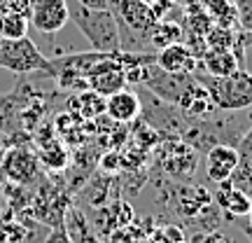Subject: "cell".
<instances>
[{
	"label": "cell",
	"mask_w": 252,
	"mask_h": 243,
	"mask_svg": "<svg viewBox=\"0 0 252 243\" xmlns=\"http://www.w3.org/2000/svg\"><path fill=\"white\" fill-rule=\"evenodd\" d=\"M194 80L208 91L215 110L222 112H238V110L252 108V75L243 68L234 70L231 75L215 77V75H196Z\"/></svg>",
	"instance_id": "1"
},
{
	"label": "cell",
	"mask_w": 252,
	"mask_h": 243,
	"mask_svg": "<svg viewBox=\"0 0 252 243\" xmlns=\"http://www.w3.org/2000/svg\"><path fill=\"white\" fill-rule=\"evenodd\" d=\"M70 21L82 31L96 52H119V28L117 19L110 9H87L77 0L68 2Z\"/></svg>",
	"instance_id": "2"
},
{
	"label": "cell",
	"mask_w": 252,
	"mask_h": 243,
	"mask_svg": "<svg viewBox=\"0 0 252 243\" xmlns=\"http://www.w3.org/2000/svg\"><path fill=\"white\" fill-rule=\"evenodd\" d=\"M0 68L17 75H28V72H45L49 77L56 75L54 63L45 59V54L28 35L21 40H0Z\"/></svg>",
	"instance_id": "3"
},
{
	"label": "cell",
	"mask_w": 252,
	"mask_h": 243,
	"mask_svg": "<svg viewBox=\"0 0 252 243\" xmlns=\"http://www.w3.org/2000/svg\"><path fill=\"white\" fill-rule=\"evenodd\" d=\"M138 82L166 103H178L182 91L194 82V75H173V72L161 70L157 63H145Z\"/></svg>",
	"instance_id": "4"
},
{
	"label": "cell",
	"mask_w": 252,
	"mask_h": 243,
	"mask_svg": "<svg viewBox=\"0 0 252 243\" xmlns=\"http://www.w3.org/2000/svg\"><path fill=\"white\" fill-rule=\"evenodd\" d=\"M70 21L68 0H35L31 9V24L47 35L59 33Z\"/></svg>",
	"instance_id": "5"
},
{
	"label": "cell",
	"mask_w": 252,
	"mask_h": 243,
	"mask_svg": "<svg viewBox=\"0 0 252 243\" xmlns=\"http://www.w3.org/2000/svg\"><path fill=\"white\" fill-rule=\"evenodd\" d=\"M238 169V152L234 145L217 143L206 150V175L213 182L231 180V175Z\"/></svg>",
	"instance_id": "6"
},
{
	"label": "cell",
	"mask_w": 252,
	"mask_h": 243,
	"mask_svg": "<svg viewBox=\"0 0 252 243\" xmlns=\"http://www.w3.org/2000/svg\"><path fill=\"white\" fill-rule=\"evenodd\" d=\"M154 63L161 70L173 72V75H191L196 70V56L191 54V49L185 42H173V45L159 49Z\"/></svg>",
	"instance_id": "7"
},
{
	"label": "cell",
	"mask_w": 252,
	"mask_h": 243,
	"mask_svg": "<svg viewBox=\"0 0 252 243\" xmlns=\"http://www.w3.org/2000/svg\"><path fill=\"white\" fill-rule=\"evenodd\" d=\"M140 110H143L140 99L131 89H122L117 94H110L108 101H105V112L115 122H122V124H128V122L138 119L140 117Z\"/></svg>",
	"instance_id": "8"
},
{
	"label": "cell",
	"mask_w": 252,
	"mask_h": 243,
	"mask_svg": "<svg viewBox=\"0 0 252 243\" xmlns=\"http://www.w3.org/2000/svg\"><path fill=\"white\" fill-rule=\"evenodd\" d=\"M215 201L220 208H224L229 217H245L250 210V194L238 189L231 180L220 182V189L215 194Z\"/></svg>",
	"instance_id": "9"
},
{
	"label": "cell",
	"mask_w": 252,
	"mask_h": 243,
	"mask_svg": "<svg viewBox=\"0 0 252 243\" xmlns=\"http://www.w3.org/2000/svg\"><path fill=\"white\" fill-rule=\"evenodd\" d=\"M175 105H178L182 112L191 115V117H206L208 112H213V110H215L213 101H210V96H208V91L203 89L196 80L182 91V96L178 99Z\"/></svg>",
	"instance_id": "10"
},
{
	"label": "cell",
	"mask_w": 252,
	"mask_h": 243,
	"mask_svg": "<svg viewBox=\"0 0 252 243\" xmlns=\"http://www.w3.org/2000/svg\"><path fill=\"white\" fill-rule=\"evenodd\" d=\"M236 152H238V169H236V173L231 175V182H234L238 189L248 192L250 180H252V126L238 138Z\"/></svg>",
	"instance_id": "11"
},
{
	"label": "cell",
	"mask_w": 252,
	"mask_h": 243,
	"mask_svg": "<svg viewBox=\"0 0 252 243\" xmlns=\"http://www.w3.org/2000/svg\"><path fill=\"white\" fill-rule=\"evenodd\" d=\"M203 66H206L208 75L224 77V75H231L234 70H238L241 61L234 54V49H208L203 54Z\"/></svg>",
	"instance_id": "12"
},
{
	"label": "cell",
	"mask_w": 252,
	"mask_h": 243,
	"mask_svg": "<svg viewBox=\"0 0 252 243\" xmlns=\"http://www.w3.org/2000/svg\"><path fill=\"white\" fill-rule=\"evenodd\" d=\"M147 42H150V47H157V49H163L173 42H182V28L173 21L159 19L147 35Z\"/></svg>",
	"instance_id": "13"
},
{
	"label": "cell",
	"mask_w": 252,
	"mask_h": 243,
	"mask_svg": "<svg viewBox=\"0 0 252 243\" xmlns=\"http://www.w3.org/2000/svg\"><path fill=\"white\" fill-rule=\"evenodd\" d=\"M31 17L17 12H2L0 14V40H21L28 35Z\"/></svg>",
	"instance_id": "14"
},
{
	"label": "cell",
	"mask_w": 252,
	"mask_h": 243,
	"mask_svg": "<svg viewBox=\"0 0 252 243\" xmlns=\"http://www.w3.org/2000/svg\"><path fill=\"white\" fill-rule=\"evenodd\" d=\"M2 169L9 173V178L14 180H28L35 173V159L28 152H12L7 157V162H2Z\"/></svg>",
	"instance_id": "15"
},
{
	"label": "cell",
	"mask_w": 252,
	"mask_h": 243,
	"mask_svg": "<svg viewBox=\"0 0 252 243\" xmlns=\"http://www.w3.org/2000/svg\"><path fill=\"white\" fill-rule=\"evenodd\" d=\"M208 9L222 28L236 24V5H231L229 0H208Z\"/></svg>",
	"instance_id": "16"
},
{
	"label": "cell",
	"mask_w": 252,
	"mask_h": 243,
	"mask_svg": "<svg viewBox=\"0 0 252 243\" xmlns=\"http://www.w3.org/2000/svg\"><path fill=\"white\" fill-rule=\"evenodd\" d=\"M236 24L252 35V0H236Z\"/></svg>",
	"instance_id": "17"
},
{
	"label": "cell",
	"mask_w": 252,
	"mask_h": 243,
	"mask_svg": "<svg viewBox=\"0 0 252 243\" xmlns=\"http://www.w3.org/2000/svg\"><path fill=\"white\" fill-rule=\"evenodd\" d=\"M31 9H33V0H0V14L2 12H17V14L31 17Z\"/></svg>",
	"instance_id": "18"
},
{
	"label": "cell",
	"mask_w": 252,
	"mask_h": 243,
	"mask_svg": "<svg viewBox=\"0 0 252 243\" xmlns=\"http://www.w3.org/2000/svg\"><path fill=\"white\" fill-rule=\"evenodd\" d=\"M42 243H75V241H72L70 232L65 229V225L61 222V225H56L54 229H52V232L42 239Z\"/></svg>",
	"instance_id": "19"
},
{
	"label": "cell",
	"mask_w": 252,
	"mask_h": 243,
	"mask_svg": "<svg viewBox=\"0 0 252 243\" xmlns=\"http://www.w3.org/2000/svg\"><path fill=\"white\" fill-rule=\"evenodd\" d=\"M163 236H166L171 243H182V241H185L182 229H180V227H173V225H168L166 229H163Z\"/></svg>",
	"instance_id": "20"
},
{
	"label": "cell",
	"mask_w": 252,
	"mask_h": 243,
	"mask_svg": "<svg viewBox=\"0 0 252 243\" xmlns=\"http://www.w3.org/2000/svg\"><path fill=\"white\" fill-rule=\"evenodd\" d=\"M194 243H229L222 234L217 232H210V234H201V236H194Z\"/></svg>",
	"instance_id": "21"
},
{
	"label": "cell",
	"mask_w": 252,
	"mask_h": 243,
	"mask_svg": "<svg viewBox=\"0 0 252 243\" xmlns=\"http://www.w3.org/2000/svg\"><path fill=\"white\" fill-rule=\"evenodd\" d=\"M87 9H110V0H77Z\"/></svg>",
	"instance_id": "22"
},
{
	"label": "cell",
	"mask_w": 252,
	"mask_h": 243,
	"mask_svg": "<svg viewBox=\"0 0 252 243\" xmlns=\"http://www.w3.org/2000/svg\"><path fill=\"white\" fill-rule=\"evenodd\" d=\"M248 194H250V210H248V217H250V227H248L245 232H248V234H250V239H252V192H248Z\"/></svg>",
	"instance_id": "23"
}]
</instances>
